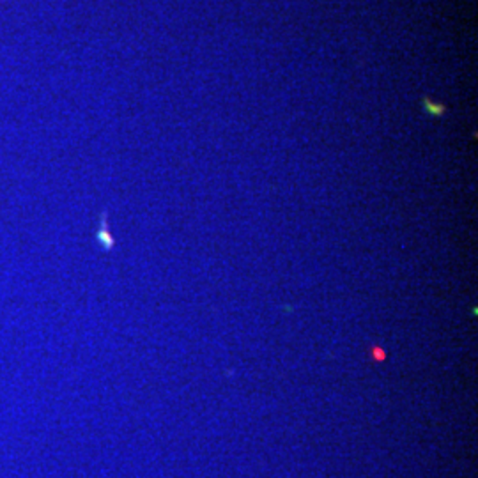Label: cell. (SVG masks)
I'll return each mask as SVG.
<instances>
[{"label":"cell","mask_w":478,"mask_h":478,"mask_svg":"<svg viewBox=\"0 0 478 478\" xmlns=\"http://www.w3.org/2000/svg\"><path fill=\"white\" fill-rule=\"evenodd\" d=\"M424 107H425V110H427L431 116H436V117H440V116H443L445 114V107L443 105H436V103H432L429 98H424Z\"/></svg>","instance_id":"obj_1"},{"label":"cell","mask_w":478,"mask_h":478,"mask_svg":"<svg viewBox=\"0 0 478 478\" xmlns=\"http://www.w3.org/2000/svg\"><path fill=\"white\" fill-rule=\"evenodd\" d=\"M100 241L103 243V247L107 248V250H110V248L114 247V241H112V238L108 236V232H107V224H105V216H103V224H101V231H100Z\"/></svg>","instance_id":"obj_2"}]
</instances>
